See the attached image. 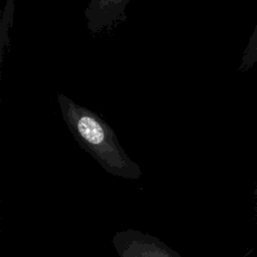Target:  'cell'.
Returning <instances> with one entry per match:
<instances>
[{"instance_id": "6da1fadb", "label": "cell", "mask_w": 257, "mask_h": 257, "mask_svg": "<svg viewBox=\"0 0 257 257\" xmlns=\"http://www.w3.org/2000/svg\"><path fill=\"white\" fill-rule=\"evenodd\" d=\"M58 103L74 139L105 171L126 179L140 178V167L126 156L112 128L104 120L65 95L58 94Z\"/></svg>"}, {"instance_id": "7a4b0ae2", "label": "cell", "mask_w": 257, "mask_h": 257, "mask_svg": "<svg viewBox=\"0 0 257 257\" xmlns=\"http://www.w3.org/2000/svg\"><path fill=\"white\" fill-rule=\"evenodd\" d=\"M111 243L118 257H182L156 236L135 229L115 232Z\"/></svg>"}]
</instances>
